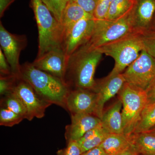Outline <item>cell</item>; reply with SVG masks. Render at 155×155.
<instances>
[{
    "instance_id": "obj_1",
    "label": "cell",
    "mask_w": 155,
    "mask_h": 155,
    "mask_svg": "<svg viewBox=\"0 0 155 155\" xmlns=\"http://www.w3.org/2000/svg\"><path fill=\"white\" fill-rule=\"evenodd\" d=\"M19 78L27 82L43 99L66 110V100L70 88L63 81L28 62L21 65Z\"/></svg>"
},
{
    "instance_id": "obj_2",
    "label": "cell",
    "mask_w": 155,
    "mask_h": 155,
    "mask_svg": "<svg viewBox=\"0 0 155 155\" xmlns=\"http://www.w3.org/2000/svg\"><path fill=\"white\" fill-rule=\"evenodd\" d=\"M103 54L98 49L79 48L69 56L67 61L65 81L69 88L93 90L96 84V69Z\"/></svg>"
},
{
    "instance_id": "obj_3",
    "label": "cell",
    "mask_w": 155,
    "mask_h": 155,
    "mask_svg": "<svg viewBox=\"0 0 155 155\" xmlns=\"http://www.w3.org/2000/svg\"><path fill=\"white\" fill-rule=\"evenodd\" d=\"M38 32V49L36 58L49 51L62 48L64 35L63 26L41 0H31Z\"/></svg>"
},
{
    "instance_id": "obj_4",
    "label": "cell",
    "mask_w": 155,
    "mask_h": 155,
    "mask_svg": "<svg viewBox=\"0 0 155 155\" xmlns=\"http://www.w3.org/2000/svg\"><path fill=\"white\" fill-rule=\"evenodd\" d=\"M136 32L137 31L134 26L131 10L116 20L96 19L91 36L80 48L87 50L97 49Z\"/></svg>"
},
{
    "instance_id": "obj_5",
    "label": "cell",
    "mask_w": 155,
    "mask_h": 155,
    "mask_svg": "<svg viewBox=\"0 0 155 155\" xmlns=\"http://www.w3.org/2000/svg\"><path fill=\"white\" fill-rule=\"evenodd\" d=\"M103 54L114 58L115 65L109 75L122 73L144 50L139 32H134L97 49Z\"/></svg>"
},
{
    "instance_id": "obj_6",
    "label": "cell",
    "mask_w": 155,
    "mask_h": 155,
    "mask_svg": "<svg viewBox=\"0 0 155 155\" xmlns=\"http://www.w3.org/2000/svg\"><path fill=\"white\" fill-rule=\"evenodd\" d=\"M123 109L122 111L123 132L126 135L133 133L140 115L147 104L145 90L125 82L119 92Z\"/></svg>"
},
{
    "instance_id": "obj_7",
    "label": "cell",
    "mask_w": 155,
    "mask_h": 155,
    "mask_svg": "<svg viewBox=\"0 0 155 155\" xmlns=\"http://www.w3.org/2000/svg\"><path fill=\"white\" fill-rule=\"evenodd\" d=\"M122 74L125 82L146 91L155 77V59L143 50Z\"/></svg>"
},
{
    "instance_id": "obj_8",
    "label": "cell",
    "mask_w": 155,
    "mask_h": 155,
    "mask_svg": "<svg viewBox=\"0 0 155 155\" xmlns=\"http://www.w3.org/2000/svg\"><path fill=\"white\" fill-rule=\"evenodd\" d=\"M27 44L26 35L11 33L4 27L2 22H0V48L8 62L12 74L19 78L21 69L19 57Z\"/></svg>"
},
{
    "instance_id": "obj_9",
    "label": "cell",
    "mask_w": 155,
    "mask_h": 155,
    "mask_svg": "<svg viewBox=\"0 0 155 155\" xmlns=\"http://www.w3.org/2000/svg\"><path fill=\"white\" fill-rule=\"evenodd\" d=\"M94 18H84L64 31L62 48L68 58L87 42L94 28Z\"/></svg>"
},
{
    "instance_id": "obj_10",
    "label": "cell",
    "mask_w": 155,
    "mask_h": 155,
    "mask_svg": "<svg viewBox=\"0 0 155 155\" xmlns=\"http://www.w3.org/2000/svg\"><path fill=\"white\" fill-rule=\"evenodd\" d=\"M21 99L27 111V120L45 116L47 108L52 105L41 97L26 81L19 78L13 91Z\"/></svg>"
},
{
    "instance_id": "obj_11",
    "label": "cell",
    "mask_w": 155,
    "mask_h": 155,
    "mask_svg": "<svg viewBox=\"0 0 155 155\" xmlns=\"http://www.w3.org/2000/svg\"><path fill=\"white\" fill-rule=\"evenodd\" d=\"M97 104V95L94 91L81 88L70 89L66 100V110L71 115L84 114L96 116Z\"/></svg>"
},
{
    "instance_id": "obj_12",
    "label": "cell",
    "mask_w": 155,
    "mask_h": 155,
    "mask_svg": "<svg viewBox=\"0 0 155 155\" xmlns=\"http://www.w3.org/2000/svg\"><path fill=\"white\" fill-rule=\"evenodd\" d=\"M68 59L63 49L58 48L36 58L32 63L37 69L49 73L65 82Z\"/></svg>"
},
{
    "instance_id": "obj_13",
    "label": "cell",
    "mask_w": 155,
    "mask_h": 155,
    "mask_svg": "<svg viewBox=\"0 0 155 155\" xmlns=\"http://www.w3.org/2000/svg\"><path fill=\"white\" fill-rule=\"evenodd\" d=\"M125 82L122 73L112 76L108 75L106 79L101 83L96 82L95 86L93 90L97 95L96 116L100 119L101 118L105 104L119 93Z\"/></svg>"
},
{
    "instance_id": "obj_14",
    "label": "cell",
    "mask_w": 155,
    "mask_h": 155,
    "mask_svg": "<svg viewBox=\"0 0 155 155\" xmlns=\"http://www.w3.org/2000/svg\"><path fill=\"white\" fill-rule=\"evenodd\" d=\"M71 123L65 128V137L67 143L77 141L89 130L101 125V119L91 114H71Z\"/></svg>"
},
{
    "instance_id": "obj_15",
    "label": "cell",
    "mask_w": 155,
    "mask_h": 155,
    "mask_svg": "<svg viewBox=\"0 0 155 155\" xmlns=\"http://www.w3.org/2000/svg\"><path fill=\"white\" fill-rule=\"evenodd\" d=\"M155 12V0H135L131 14L136 31L150 28Z\"/></svg>"
},
{
    "instance_id": "obj_16",
    "label": "cell",
    "mask_w": 155,
    "mask_h": 155,
    "mask_svg": "<svg viewBox=\"0 0 155 155\" xmlns=\"http://www.w3.org/2000/svg\"><path fill=\"white\" fill-rule=\"evenodd\" d=\"M122 101L119 99L111 107L103 113L101 118L102 127L110 134H124L121 109Z\"/></svg>"
},
{
    "instance_id": "obj_17",
    "label": "cell",
    "mask_w": 155,
    "mask_h": 155,
    "mask_svg": "<svg viewBox=\"0 0 155 155\" xmlns=\"http://www.w3.org/2000/svg\"><path fill=\"white\" fill-rule=\"evenodd\" d=\"M128 136L131 145L140 154L155 155V134L151 132L132 133Z\"/></svg>"
},
{
    "instance_id": "obj_18",
    "label": "cell",
    "mask_w": 155,
    "mask_h": 155,
    "mask_svg": "<svg viewBox=\"0 0 155 155\" xmlns=\"http://www.w3.org/2000/svg\"><path fill=\"white\" fill-rule=\"evenodd\" d=\"M131 146L128 136L124 134H109L100 146L106 153L117 155Z\"/></svg>"
},
{
    "instance_id": "obj_19",
    "label": "cell",
    "mask_w": 155,
    "mask_h": 155,
    "mask_svg": "<svg viewBox=\"0 0 155 155\" xmlns=\"http://www.w3.org/2000/svg\"><path fill=\"white\" fill-rule=\"evenodd\" d=\"M84 18H94L72 0H70L64 9L62 17L61 24L64 31Z\"/></svg>"
},
{
    "instance_id": "obj_20",
    "label": "cell",
    "mask_w": 155,
    "mask_h": 155,
    "mask_svg": "<svg viewBox=\"0 0 155 155\" xmlns=\"http://www.w3.org/2000/svg\"><path fill=\"white\" fill-rule=\"evenodd\" d=\"M155 127V102L147 104L142 112L133 133L147 132Z\"/></svg>"
},
{
    "instance_id": "obj_21",
    "label": "cell",
    "mask_w": 155,
    "mask_h": 155,
    "mask_svg": "<svg viewBox=\"0 0 155 155\" xmlns=\"http://www.w3.org/2000/svg\"><path fill=\"white\" fill-rule=\"evenodd\" d=\"M135 0H113L109 8L106 19L116 20L131 11Z\"/></svg>"
},
{
    "instance_id": "obj_22",
    "label": "cell",
    "mask_w": 155,
    "mask_h": 155,
    "mask_svg": "<svg viewBox=\"0 0 155 155\" xmlns=\"http://www.w3.org/2000/svg\"><path fill=\"white\" fill-rule=\"evenodd\" d=\"M1 103V107L8 108L24 119H27V111L25 105L14 92L4 96Z\"/></svg>"
},
{
    "instance_id": "obj_23",
    "label": "cell",
    "mask_w": 155,
    "mask_h": 155,
    "mask_svg": "<svg viewBox=\"0 0 155 155\" xmlns=\"http://www.w3.org/2000/svg\"><path fill=\"white\" fill-rule=\"evenodd\" d=\"M24 118L5 107H1L0 110V125L11 127L19 124Z\"/></svg>"
},
{
    "instance_id": "obj_24",
    "label": "cell",
    "mask_w": 155,
    "mask_h": 155,
    "mask_svg": "<svg viewBox=\"0 0 155 155\" xmlns=\"http://www.w3.org/2000/svg\"><path fill=\"white\" fill-rule=\"evenodd\" d=\"M70 0H41L53 16L61 23L64 9Z\"/></svg>"
},
{
    "instance_id": "obj_25",
    "label": "cell",
    "mask_w": 155,
    "mask_h": 155,
    "mask_svg": "<svg viewBox=\"0 0 155 155\" xmlns=\"http://www.w3.org/2000/svg\"><path fill=\"white\" fill-rule=\"evenodd\" d=\"M139 32L144 50L155 59V30L150 28Z\"/></svg>"
},
{
    "instance_id": "obj_26",
    "label": "cell",
    "mask_w": 155,
    "mask_h": 155,
    "mask_svg": "<svg viewBox=\"0 0 155 155\" xmlns=\"http://www.w3.org/2000/svg\"><path fill=\"white\" fill-rule=\"evenodd\" d=\"M19 78L13 74L0 76V94L5 96L12 92Z\"/></svg>"
},
{
    "instance_id": "obj_27",
    "label": "cell",
    "mask_w": 155,
    "mask_h": 155,
    "mask_svg": "<svg viewBox=\"0 0 155 155\" xmlns=\"http://www.w3.org/2000/svg\"><path fill=\"white\" fill-rule=\"evenodd\" d=\"M109 134L110 133H108L107 130H105L101 134L94 138L82 142H78L80 146L82 153L85 152L96 147L100 146Z\"/></svg>"
},
{
    "instance_id": "obj_28",
    "label": "cell",
    "mask_w": 155,
    "mask_h": 155,
    "mask_svg": "<svg viewBox=\"0 0 155 155\" xmlns=\"http://www.w3.org/2000/svg\"><path fill=\"white\" fill-rule=\"evenodd\" d=\"M113 0H97L93 16L96 19H106Z\"/></svg>"
},
{
    "instance_id": "obj_29",
    "label": "cell",
    "mask_w": 155,
    "mask_h": 155,
    "mask_svg": "<svg viewBox=\"0 0 155 155\" xmlns=\"http://www.w3.org/2000/svg\"><path fill=\"white\" fill-rule=\"evenodd\" d=\"M82 153L78 142L72 141L67 143L66 147L58 150L56 155H81Z\"/></svg>"
},
{
    "instance_id": "obj_30",
    "label": "cell",
    "mask_w": 155,
    "mask_h": 155,
    "mask_svg": "<svg viewBox=\"0 0 155 155\" xmlns=\"http://www.w3.org/2000/svg\"><path fill=\"white\" fill-rule=\"evenodd\" d=\"M89 14L93 16L97 0H72Z\"/></svg>"
},
{
    "instance_id": "obj_31",
    "label": "cell",
    "mask_w": 155,
    "mask_h": 155,
    "mask_svg": "<svg viewBox=\"0 0 155 155\" xmlns=\"http://www.w3.org/2000/svg\"><path fill=\"white\" fill-rule=\"evenodd\" d=\"M0 73L1 75L12 74L11 67L2 50L0 48Z\"/></svg>"
},
{
    "instance_id": "obj_32",
    "label": "cell",
    "mask_w": 155,
    "mask_h": 155,
    "mask_svg": "<svg viewBox=\"0 0 155 155\" xmlns=\"http://www.w3.org/2000/svg\"><path fill=\"white\" fill-rule=\"evenodd\" d=\"M147 104L155 102V77L146 90Z\"/></svg>"
},
{
    "instance_id": "obj_33",
    "label": "cell",
    "mask_w": 155,
    "mask_h": 155,
    "mask_svg": "<svg viewBox=\"0 0 155 155\" xmlns=\"http://www.w3.org/2000/svg\"><path fill=\"white\" fill-rule=\"evenodd\" d=\"M16 0H0V17H3L5 11Z\"/></svg>"
},
{
    "instance_id": "obj_34",
    "label": "cell",
    "mask_w": 155,
    "mask_h": 155,
    "mask_svg": "<svg viewBox=\"0 0 155 155\" xmlns=\"http://www.w3.org/2000/svg\"><path fill=\"white\" fill-rule=\"evenodd\" d=\"M105 153L104 150L100 146L82 153L81 155H103Z\"/></svg>"
},
{
    "instance_id": "obj_35",
    "label": "cell",
    "mask_w": 155,
    "mask_h": 155,
    "mask_svg": "<svg viewBox=\"0 0 155 155\" xmlns=\"http://www.w3.org/2000/svg\"><path fill=\"white\" fill-rule=\"evenodd\" d=\"M139 153L132 145L117 155H140Z\"/></svg>"
},
{
    "instance_id": "obj_36",
    "label": "cell",
    "mask_w": 155,
    "mask_h": 155,
    "mask_svg": "<svg viewBox=\"0 0 155 155\" xmlns=\"http://www.w3.org/2000/svg\"><path fill=\"white\" fill-rule=\"evenodd\" d=\"M149 132H151V133L154 134H155V127L154 128H153V129H152V130H150V131H148Z\"/></svg>"
},
{
    "instance_id": "obj_37",
    "label": "cell",
    "mask_w": 155,
    "mask_h": 155,
    "mask_svg": "<svg viewBox=\"0 0 155 155\" xmlns=\"http://www.w3.org/2000/svg\"><path fill=\"white\" fill-rule=\"evenodd\" d=\"M103 155H108V154H107V153H105Z\"/></svg>"
}]
</instances>
